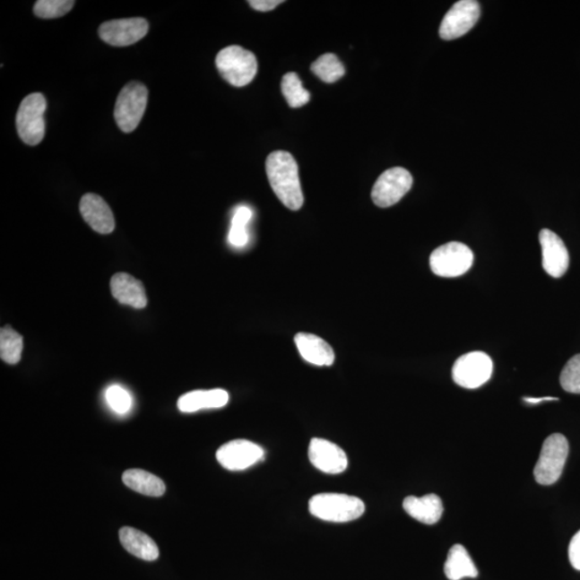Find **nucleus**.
<instances>
[{"label": "nucleus", "mask_w": 580, "mask_h": 580, "mask_svg": "<svg viewBox=\"0 0 580 580\" xmlns=\"http://www.w3.org/2000/svg\"><path fill=\"white\" fill-rule=\"evenodd\" d=\"M265 171L276 196L292 211L300 210L305 198L299 180L297 161L285 151H275L265 161Z\"/></svg>", "instance_id": "nucleus-1"}, {"label": "nucleus", "mask_w": 580, "mask_h": 580, "mask_svg": "<svg viewBox=\"0 0 580 580\" xmlns=\"http://www.w3.org/2000/svg\"><path fill=\"white\" fill-rule=\"evenodd\" d=\"M365 503L359 498L343 493H319L308 502V511L325 522L349 523L362 516Z\"/></svg>", "instance_id": "nucleus-2"}, {"label": "nucleus", "mask_w": 580, "mask_h": 580, "mask_svg": "<svg viewBox=\"0 0 580 580\" xmlns=\"http://www.w3.org/2000/svg\"><path fill=\"white\" fill-rule=\"evenodd\" d=\"M216 67L227 82L242 88L252 82L257 74V59L251 51L238 46L223 48L216 56Z\"/></svg>", "instance_id": "nucleus-3"}, {"label": "nucleus", "mask_w": 580, "mask_h": 580, "mask_svg": "<svg viewBox=\"0 0 580 580\" xmlns=\"http://www.w3.org/2000/svg\"><path fill=\"white\" fill-rule=\"evenodd\" d=\"M46 110V97L40 93L30 94L21 102L16 115V129L24 143L37 145L45 138Z\"/></svg>", "instance_id": "nucleus-4"}, {"label": "nucleus", "mask_w": 580, "mask_h": 580, "mask_svg": "<svg viewBox=\"0 0 580 580\" xmlns=\"http://www.w3.org/2000/svg\"><path fill=\"white\" fill-rule=\"evenodd\" d=\"M568 456V442L565 436L555 433L547 437L534 468L535 480L550 486L559 480Z\"/></svg>", "instance_id": "nucleus-5"}, {"label": "nucleus", "mask_w": 580, "mask_h": 580, "mask_svg": "<svg viewBox=\"0 0 580 580\" xmlns=\"http://www.w3.org/2000/svg\"><path fill=\"white\" fill-rule=\"evenodd\" d=\"M149 91L140 82H130L119 93L115 118L123 133H132L143 119L148 105Z\"/></svg>", "instance_id": "nucleus-6"}, {"label": "nucleus", "mask_w": 580, "mask_h": 580, "mask_svg": "<svg viewBox=\"0 0 580 580\" xmlns=\"http://www.w3.org/2000/svg\"><path fill=\"white\" fill-rule=\"evenodd\" d=\"M474 255L460 242H449L437 247L430 256L432 273L441 278H457L471 269Z\"/></svg>", "instance_id": "nucleus-7"}, {"label": "nucleus", "mask_w": 580, "mask_h": 580, "mask_svg": "<svg viewBox=\"0 0 580 580\" xmlns=\"http://www.w3.org/2000/svg\"><path fill=\"white\" fill-rule=\"evenodd\" d=\"M413 186V177L404 168L394 167L382 173L372 189L373 203L379 208L398 203Z\"/></svg>", "instance_id": "nucleus-8"}, {"label": "nucleus", "mask_w": 580, "mask_h": 580, "mask_svg": "<svg viewBox=\"0 0 580 580\" xmlns=\"http://www.w3.org/2000/svg\"><path fill=\"white\" fill-rule=\"evenodd\" d=\"M493 370L491 358L482 351H472L454 362V382L466 389H475L489 381Z\"/></svg>", "instance_id": "nucleus-9"}, {"label": "nucleus", "mask_w": 580, "mask_h": 580, "mask_svg": "<svg viewBox=\"0 0 580 580\" xmlns=\"http://www.w3.org/2000/svg\"><path fill=\"white\" fill-rule=\"evenodd\" d=\"M480 16V5L476 0H460L444 15L440 26L443 40H454L468 34Z\"/></svg>", "instance_id": "nucleus-10"}, {"label": "nucleus", "mask_w": 580, "mask_h": 580, "mask_svg": "<svg viewBox=\"0 0 580 580\" xmlns=\"http://www.w3.org/2000/svg\"><path fill=\"white\" fill-rule=\"evenodd\" d=\"M148 31V21L141 18L108 21L99 30L101 39L113 47L132 46L143 39Z\"/></svg>", "instance_id": "nucleus-11"}, {"label": "nucleus", "mask_w": 580, "mask_h": 580, "mask_svg": "<svg viewBox=\"0 0 580 580\" xmlns=\"http://www.w3.org/2000/svg\"><path fill=\"white\" fill-rule=\"evenodd\" d=\"M264 452L262 447L251 441L235 440L224 444L216 453V459L224 469L243 471L251 468L263 460Z\"/></svg>", "instance_id": "nucleus-12"}, {"label": "nucleus", "mask_w": 580, "mask_h": 580, "mask_svg": "<svg viewBox=\"0 0 580 580\" xmlns=\"http://www.w3.org/2000/svg\"><path fill=\"white\" fill-rule=\"evenodd\" d=\"M543 268L552 278L565 275L570 265V255L562 238L554 231L541 229L540 232Z\"/></svg>", "instance_id": "nucleus-13"}, {"label": "nucleus", "mask_w": 580, "mask_h": 580, "mask_svg": "<svg viewBox=\"0 0 580 580\" xmlns=\"http://www.w3.org/2000/svg\"><path fill=\"white\" fill-rule=\"evenodd\" d=\"M308 458L317 470L327 474L342 473L349 465V459L343 449L324 438H312L308 446Z\"/></svg>", "instance_id": "nucleus-14"}, {"label": "nucleus", "mask_w": 580, "mask_h": 580, "mask_svg": "<svg viewBox=\"0 0 580 580\" xmlns=\"http://www.w3.org/2000/svg\"><path fill=\"white\" fill-rule=\"evenodd\" d=\"M80 212L95 231L108 235L116 229L115 215L99 195L86 194L80 202Z\"/></svg>", "instance_id": "nucleus-15"}, {"label": "nucleus", "mask_w": 580, "mask_h": 580, "mask_svg": "<svg viewBox=\"0 0 580 580\" xmlns=\"http://www.w3.org/2000/svg\"><path fill=\"white\" fill-rule=\"evenodd\" d=\"M295 343L303 359L311 365L317 367L333 365L335 355L332 346L317 335L298 333L295 337Z\"/></svg>", "instance_id": "nucleus-16"}, {"label": "nucleus", "mask_w": 580, "mask_h": 580, "mask_svg": "<svg viewBox=\"0 0 580 580\" xmlns=\"http://www.w3.org/2000/svg\"><path fill=\"white\" fill-rule=\"evenodd\" d=\"M111 292L116 299L125 306L143 308L148 305L144 286L127 273H117L111 279Z\"/></svg>", "instance_id": "nucleus-17"}, {"label": "nucleus", "mask_w": 580, "mask_h": 580, "mask_svg": "<svg viewBox=\"0 0 580 580\" xmlns=\"http://www.w3.org/2000/svg\"><path fill=\"white\" fill-rule=\"evenodd\" d=\"M229 401V394L224 389L195 390L178 399L177 408L183 413H195L200 410L224 408Z\"/></svg>", "instance_id": "nucleus-18"}, {"label": "nucleus", "mask_w": 580, "mask_h": 580, "mask_svg": "<svg viewBox=\"0 0 580 580\" xmlns=\"http://www.w3.org/2000/svg\"><path fill=\"white\" fill-rule=\"evenodd\" d=\"M403 508L411 518L425 524H435L441 519L444 507L440 497L427 495L405 498Z\"/></svg>", "instance_id": "nucleus-19"}, {"label": "nucleus", "mask_w": 580, "mask_h": 580, "mask_svg": "<svg viewBox=\"0 0 580 580\" xmlns=\"http://www.w3.org/2000/svg\"><path fill=\"white\" fill-rule=\"evenodd\" d=\"M118 535L124 549L139 559L155 561L160 557V550L155 541L141 531L124 527L119 530Z\"/></svg>", "instance_id": "nucleus-20"}, {"label": "nucleus", "mask_w": 580, "mask_h": 580, "mask_svg": "<svg viewBox=\"0 0 580 580\" xmlns=\"http://www.w3.org/2000/svg\"><path fill=\"white\" fill-rule=\"evenodd\" d=\"M444 572L449 580H462L465 577L476 578L479 571L473 560L463 545H454L448 552Z\"/></svg>", "instance_id": "nucleus-21"}, {"label": "nucleus", "mask_w": 580, "mask_h": 580, "mask_svg": "<svg viewBox=\"0 0 580 580\" xmlns=\"http://www.w3.org/2000/svg\"><path fill=\"white\" fill-rule=\"evenodd\" d=\"M125 485L130 489L149 497H161L166 491L165 482L159 477L143 470H127L122 477Z\"/></svg>", "instance_id": "nucleus-22"}, {"label": "nucleus", "mask_w": 580, "mask_h": 580, "mask_svg": "<svg viewBox=\"0 0 580 580\" xmlns=\"http://www.w3.org/2000/svg\"><path fill=\"white\" fill-rule=\"evenodd\" d=\"M312 73L326 83H334L343 77L345 68L334 54H324L311 66Z\"/></svg>", "instance_id": "nucleus-23"}, {"label": "nucleus", "mask_w": 580, "mask_h": 580, "mask_svg": "<svg viewBox=\"0 0 580 580\" xmlns=\"http://www.w3.org/2000/svg\"><path fill=\"white\" fill-rule=\"evenodd\" d=\"M23 351V338L14 329L7 326L0 332V357L9 365H16Z\"/></svg>", "instance_id": "nucleus-24"}, {"label": "nucleus", "mask_w": 580, "mask_h": 580, "mask_svg": "<svg viewBox=\"0 0 580 580\" xmlns=\"http://www.w3.org/2000/svg\"><path fill=\"white\" fill-rule=\"evenodd\" d=\"M281 93H283L287 104L291 108H300L310 101V93L303 88L301 80L295 73L286 74L281 79Z\"/></svg>", "instance_id": "nucleus-25"}, {"label": "nucleus", "mask_w": 580, "mask_h": 580, "mask_svg": "<svg viewBox=\"0 0 580 580\" xmlns=\"http://www.w3.org/2000/svg\"><path fill=\"white\" fill-rule=\"evenodd\" d=\"M252 210L241 205L236 210L231 221L229 241L232 247H243L248 243L247 225L252 220Z\"/></svg>", "instance_id": "nucleus-26"}, {"label": "nucleus", "mask_w": 580, "mask_h": 580, "mask_svg": "<svg viewBox=\"0 0 580 580\" xmlns=\"http://www.w3.org/2000/svg\"><path fill=\"white\" fill-rule=\"evenodd\" d=\"M73 0H39L34 5L38 18L56 19L67 14L74 8Z\"/></svg>", "instance_id": "nucleus-27"}, {"label": "nucleus", "mask_w": 580, "mask_h": 580, "mask_svg": "<svg viewBox=\"0 0 580 580\" xmlns=\"http://www.w3.org/2000/svg\"><path fill=\"white\" fill-rule=\"evenodd\" d=\"M560 384L566 392L580 394V354L572 357L563 368Z\"/></svg>", "instance_id": "nucleus-28"}, {"label": "nucleus", "mask_w": 580, "mask_h": 580, "mask_svg": "<svg viewBox=\"0 0 580 580\" xmlns=\"http://www.w3.org/2000/svg\"><path fill=\"white\" fill-rule=\"evenodd\" d=\"M106 399L110 408L117 414H126L132 409L133 399L126 389L112 385L107 389Z\"/></svg>", "instance_id": "nucleus-29"}, {"label": "nucleus", "mask_w": 580, "mask_h": 580, "mask_svg": "<svg viewBox=\"0 0 580 580\" xmlns=\"http://www.w3.org/2000/svg\"><path fill=\"white\" fill-rule=\"evenodd\" d=\"M568 558H570L572 567L580 571V530L573 536L570 547H568Z\"/></svg>", "instance_id": "nucleus-30"}, {"label": "nucleus", "mask_w": 580, "mask_h": 580, "mask_svg": "<svg viewBox=\"0 0 580 580\" xmlns=\"http://www.w3.org/2000/svg\"><path fill=\"white\" fill-rule=\"evenodd\" d=\"M281 3L283 2H281V0H251V2H248L255 10L263 11V13H267V11L278 7Z\"/></svg>", "instance_id": "nucleus-31"}, {"label": "nucleus", "mask_w": 580, "mask_h": 580, "mask_svg": "<svg viewBox=\"0 0 580 580\" xmlns=\"http://www.w3.org/2000/svg\"><path fill=\"white\" fill-rule=\"evenodd\" d=\"M558 398L552 397H544V398H524L525 403L529 404H538L543 403V401H558Z\"/></svg>", "instance_id": "nucleus-32"}]
</instances>
